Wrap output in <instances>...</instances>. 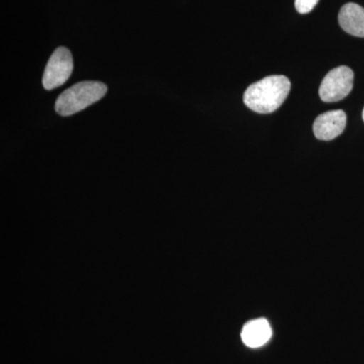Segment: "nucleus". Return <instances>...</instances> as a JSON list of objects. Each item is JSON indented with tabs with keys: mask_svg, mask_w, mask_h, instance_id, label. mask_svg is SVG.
Here are the masks:
<instances>
[{
	"mask_svg": "<svg viewBox=\"0 0 364 364\" xmlns=\"http://www.w3.org/2000/svg\"><path fill=\"white\" fill-rule=\"evenodd\" d=\"M291 86L286 76H268L249 86L244 93V104L258 114H272L284 104Z\"/></svg>",
	"mask_w": 364,
	"mask_h": 364,
	"instance_id": "f257e3e1",
	"label": "nucleus"
},
{
	"mask_svg": "<svg viewBox=\"0 0 364 364\" xmlns=\"http://www.w3.org/2000/svg\"><path fill=\"white\" fill-rule=\"evenodd\" d=\"M107 91V86L104 83L83 81L61 93L55 109L60 116H72L102 100Z\"/></svg>",
	"mask_w": 364,
	"mask_h": 364,
	"instance_id": "f03ea898",
	"label": "nucleus"
},
{
	"mask_svg": "<svg viewBox=\"0 0 364 364\" xmlns=\"http://www.w3.org/2000/svg\"><path fill=\"white\" fill-rule=\"evenodd\" d=\"M354 73L349 67L340 66L330 71L318 90L321 100L324 102H336L343 100L353 88Z\"/></svg>",
	"mask_w": 364,
	"mask_h": 364,
	"instance_id": "7ed1b4c3",
	"label": "nucleus"
},
{
	"mask_svg": "<svg viewBox=\"0 0 364 364\" xmlns=\"http://www.w3.org/2000/svg\"><path fill=\"white\" fill-rule=\"evenodd\" d=\"M73 71V58L65 47H60L53 53L43 76L45 90H56L70 77Z\"/></svg>",
	"mask_w": 364,
	"mask_h": 364,
	"instance_id": "20e7f679",
	"label": "nucleus"
},
{
	"mask_svg": "<svg viewBox=\"0 0 364 364\" xmlns=\"http://www.w3.org/2000/svg\"><path fill=\"white\" fill-rule=\"evenodd\" d=\"M346 114L341 109L330 111L320 114L314 123L316 138L322 141H331L341 135L346 127Z\"/></svg>",
	"mask_w": 364,
	"mask_h": 364,
	"instance_id": "39448f33",
	"label": "nucleus"
},
{
	"mask_svg": "<svg viewBox=\"0 0 364 364\" xmlns=\"http://www.w3.org/2000/svg\"><path fill=\"white\" fill-rule=\"evenodd\" d=\"M272 336V327L264 318L249 321L244 325L241 332L242 341L250 348H259L267 344Z\"/></svg>",
	"mask_w": 364,
	"mask_h": 364,
	"instance_id": "423d86ee",
	"label": "nucleus"
},
{
	"mask_svg": "<svg viewBox=\"0 0 364 364\" xmlns=\"http://www.w3.org/2000/svg\"><path fill=\"white\" fill-rule=\"evenodd\" d=\"M340 26L345 32L364 38V9L356 4H347L340 9Z\"/></svg>",
	"mask_w": 364,
	"mask_h": 364,
	"instance_id": "0eeeda50",
	"label": "nucleus"
},
{
	"mask_svg": "<svg viewBox=\"0 0 364 364\" xmlns=\"http://www.w3.org/2000/svg\"><path fill=\"white\" fill-rule=\"evenodd\" d=\"M318 0H296L294 6L299 14H305L312 11L317 6Z\"/></svg>",
	"mask_w": 364,
	"mask_h": 364,
	"instance_id": "6e6552de",
	"label": "nucleus"
},
{
	"mask_svg": "<svg viewBox=\"0 0 364 364\" xmlns=\"http://www.w3.org/2000/svg\"><path fill=\"white\" fill-rule=\"evenodd\" d=\"M363 121H364V109H363Z\"/></svg>",
	"mask_w": 364,
	"mask_h": 364,
	"instance_id": "1a4fd4ad",
	"label": "nucleus"
}]
</instances>
